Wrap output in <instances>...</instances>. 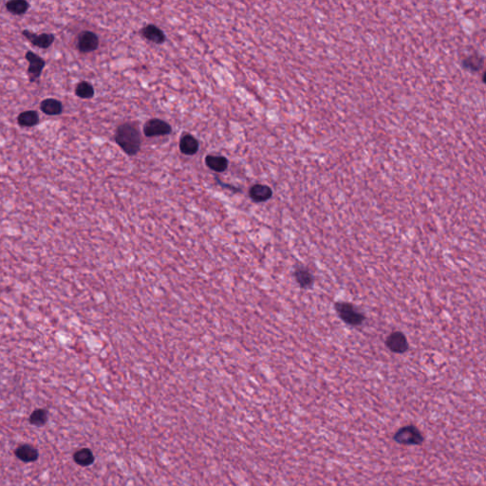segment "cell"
I'll return each mask as SVG.
<instances>
[{
  "label": "cell",
  "instance_id": "6da1fadb",
  "mask_svg": "<svg viewBox=\"0 0 486 486\" xmlns=\"http://www.w3.org/2000/svg\"><path fill=\"white\" fill-rule=\"evenodd\" d=\"M116 143L126 153L133 156L136 155L141 147L140 132L131 124H123L120 126L115 136Z\"/></svg>",
  "mask_w": 486,
  "mask_h": 486
},
{
  "label": "cell",
  "instance_id": "7a4b0ae2",
  "mask_svg": "<svg viewBox=\"0 0 486 486\" xmlns=\"http://www.w3.org/2000/svg\"><path fill=\"white\" fill-rule=\"evenodd\" d=\"M334 309L342 321L351 327L361 326L366 320V316L350 302H336Z\"/></svg>",
  "mask_w": 486,
  "mask_h": 486
},
{
  "label": "cell",
  "instance_id": "3957f363",
  "mask_svg": "<svg viewBox=\"0 0 486 486\" xmlns=\"http://www.w3.org/2000/svg\"><path fill=\"white\" fill-rule=\"evenodd\" d=\"M393 441L402 445H421L425 442V437L418 427L409 425L401 427L393 435Z\"/></svg>",
  "mask_w": 486,
  "mask_h": 486
},
{
  "label": "cell",
  "instance_id": "277c9868",
  "mask_svg": "<svg viewBox=\"0 0 486 486\" xmlns=\"http://www.w3.org/2000/svg\"><path fill=\"white\" fill-rule=\"evenodd\" d=\"M384 344L388 350L398 354L407 352L410 348L407 336L405 335V333L399 331H394L391 334H388L385 338Z\"/></svg>",
  "mask_w": 486,
  "mask_h": 486
},
{
  "label": "cell",
  "instance_id": "5b68a950",
  "mask_svg": "<svg viewBox=\"0 0 486 486\" xmlns=\"http://www.w3.org/2000/svg\"><path fill=\"white\" fill-rule=\"evenodd\" d=\"M25 57L29 63V67H28L29 81L34 83L39 79L46 63L43 58H41L39 55L35 54L34 51H27Z\"/></svg>",
  "mask_w": 486,
  "mask_h": 486
},
{
  "label": "cell",
  "instance_id": "8992f818",
  "mask_svg": "<svg viewBox=\"0 0 486 486\" xmlns=\"http://www.w3.org/2000/svg\"><path fill=\"white\" fill-rule=\"evenodd\" d=\"M171 131L170 125L160 119L149 120L144 128V133L146 137L164 136L170 134Z\"/></svg>",
  "mask_w": 486,
  "mask_h": 486
},
{
  "label": "cell",
  "instance_id": "52a82bcc",
  "mask_svg": "<svg viewBox=\"0 0 486 486\" xmlns=\"http://www.w3.org/2000/svg\"><path fill=\"white\" fill-rule=\"evenodd\" d=\"M295 280L301 289L307 290L314 286L315 277L312 272L304 266H298L294 271Z\"/></svg>",
  "mask_w": 486,
  "mask_h": 486
},
{
  "label": "cell",
  "instance_id": "ba28073f",
  "mask_svg": "<svg viewBox=\"0 0 486 486\" xmlns=\"http://www.w3.org/2000/svg\"><path fill=\"white\" fill-rule=\"evenodd\" d=\"M99 46V38L92 32L85 31L81 33L78 39V49L81 52H91Z\"/></svg>",
  "mask_w": 486,
  "mask_h": 486
},
{
  "label": "cell",
  "instance_id": "9c48e42d",
  "mask_svg": "<svg viewBox=\"0 0 486 486\" xmlns=\"http://www.w3.org/2000/svg\"><path fill=\"white\" fill-rule=\"evenodd\" d=\"M22 34L25 36L26 39L29 40L35 47L40 49H48L54 41V35L52 34H36L25 30L22 32Z\"/></svg>",
  "mask_w": 486,
  "mask_h": 486
},
{
  "label": "cell",
  "instance_id": "30bf717a",
  "mask_svg": "<svg viewBox=\"0 0 486 486\" xmlns=\"http://www.w3.org/2000/svg\"><path fill=\"white\" fill-rule=\"evenodd\" d=\"M249 195L256 203H264L272 198L273 191L265 184H255L250 189Z\"/></svg>",
  "mask_w": 486,
  "mask_h": 486
},
{
  "label": "cell",
  "instance_id": "8fae6325",
  "mask_svg": "<svg viewBox=\"0 0 486 486\" xmlns=\"http://www.w3.org/2000/svg\"><path fill=\"white\" fill-rule=\"evenodd\" d=\"M15 453L19 460L25 462H34L38 459L37 449L30 444L20 445Z\"/></svg>",
  "mask_w": 486,
  "mask_h": 486
},
{
  "label": "cell",
  "instance_id": "7c38bea8",
  "mask_svg": "<svg viewBox=\"0 0 486 486\" xmlns=\"http://www.w3.org/2000/svg\"><path fill=\"white\" fill-rule=\"evenodd\" d=\"M179 149L182 153L189 156L196 154L199 150V143L196 138L190 134L183 135L179 142Z\"/></svg>",
  "mask_w": 486,
  "mask_h": 486
},
{
  "label": "cell",
  "instance_id": "4fadbf2b",
  "mask_svg": "<svg viewBox=\"0 0 486 486\" xmlns=\"http://www.w3.org/2000/svg\"><path fill=\"white\" fill-rule=\"evenodd\" d=\"M40 109L43 113L50 115V116H56L60 115L63 111V106L62 103L53 99V98H48L43 100L40 104Z\"/></svg>",
  "mask_w": 486,
  "mask_h": 486
},
{
  "label": "cell",
  "instance_id": "5bb4252c",
  "mask_svg": "<svg viewBox=\"0 0 486 486\" xmlns=\"http://www.w3.org/2000/svg\"><path fill=\"white\" fill-rule=\"evenodd\" d=\"M142 34L147 40L156 44H162L165 40V35L163 32L155 25L145 26L142 30Z\"/></svg>",
  "mask_w": 486,
  "mask_h": 486
},
{
  "label": "cell",
  "instance_id": "9a60e30c",
  "mask_svg": "<svg viewBox=\"0 0 486 486\" xmlns=\"http://www.w3.org/2000/svg\"><path fill=\"white\" fill-rule=\"evenodd\" d=\"M206 165L216 172H223L228 167V160L222 156L209 155L205 159Z\"/></svg>",
  "mask_w": 486,
  "mask_h": 486
},
{
  "label": "cell",
  "instance_id": "2e32d148",
  "mask_svg": "<svg viewBox=\"0 0 486 486\" xmlns=\"http://www.w3.org/2000/svg\"><path fill=\"white\" fill-rule=\"evenodd\" d=\"M17 123L20 127L32 128L39 123L38 113L34 111H27L19 114L17 117Z\"/></svg>",
  "mask_w": 486,
  "mask_h": 486
},
{
  "label": "cell",
  "instance_id": "e0dca14e",
  "mask_svg": "<svg viewBox=\"0 0 486 486\" xmlns=\"http://www.w3.org/2000/svg\"><path fill=\"white\" fill-rule=\"evenodd\" d=\"M73 460L81 466H88L93 463V453L88 448H82L74 453Z\"/></svg>",
  "mask_w": 486,
  "mask_h": 486
},
{
  "label": "cell",
  "instance_id": "ac0fdd59",
  "mask_svg": "<svg viewBox=\"0 0 486 486\" xmlns=\"http://www.w3.org/2000/svg\"><path fill=\"white\" fill-rule=\"evenodd\" d=\"M6 9L13 15H24L30 9V3L25 0H12L6 3Z\"/></svg>",
  "mask_w": 486,
  "mask_h": 486
},
{
  "label": "cell",
  "instance_id": "d6986e66",
  "mask_svg": "<svg viewBox=\"0 0 486 486\" xmlns=\"http://www.w3.org/2000/svg\"><path fill=\"white\" fill-rule=\"evenodd\" d=\"M75 94L79 98L82 99H90L94 95V88L92 85H90L88 82H80L76 85L75 88Z\"/></svg>",
  "mask_w": 486,
  "mask_h": 486
},
{
  "label": "cell",
  "instance_id": "ffe728a7",
  "mask_svg": "<svg viewBox=\"0 0 486 486\" xmlns=\"http://www.w3.org/2000/svg\"><path fill=\"white\" fill-rule=\"evenodd\" d=\"M48 420V412L43 409L34 410L30 416V423L36 427H42Z\"/></svg>",
  "mask_w": 486,
  "mask_h": 486
},
{
  "label": "cell",
  "instance_id": "44dd1931",
  "mask_svg": "<svg viewBox=\"0 0 486 486\" xmlns=\"http://www.w3.org/2000/svg\"><path fill=\"white\" fill-rule=\"evenodd\" d=\"M465 68H470L472 70L478 71L479 68L483 67V58L480 57L479 55H472L469 56L467 59L464 60L463 62Z\"/></svg>",
  "mask_w": 486,
  "mask_h": 486
}]
</instances>
